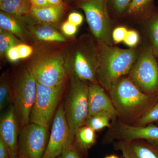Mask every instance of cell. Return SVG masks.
<instances>
[{
  "instance_id": "7402d4cb",
  "label": "cell",
  "mask_w": 158,
  "mask_h": 158,
  "mask_svg": "<svg viewBox=\"0 0 158 158\" xmlns=\"http://www.w3.org/2000/svg\"><path fill=\"white\" fill-rule=\"evenodd\" d=\"M12 94L11 82L6 75L1 77L0 83V110L2 111L8 107L12 102Z\"/></svg>"
},
{
  "instance_id": "f35d334b",
  "label": "cell",
  "mask_w": 158,
  "mask_h": 158,
  "mask_svg": "<svg viewBox=\"0 0 158 158\" xmlns=\"http://www.w3.org/2000/svg\"><path fill=\"white\" fill-rule=\"evenodd\" d=\"M158 124V122H157Z\"/></svg>"
},
{
  "instance_id": "603a6c76",
  "label": "cell",
  "mask_w": 158,
  "mask_h": 158,
  "mask_svg": "<svg viewBox=\"0 0 158 158\" xmlns=\"http://www.w3.org/2000/svg\"><path fill=\"white\" fill-rule=\"evenodd\" d=\"M20 44L18 38L8 31L0 28V55L6 56L9 49Z\"/></svg>"
},
{
  "instance_id": "e575fe53",
  "label": "cell",
  "mask_w": 158,
  "mask_h": 158,
  "mask_svg": "<svg viewBox=\"0 0 158 158\" xmlns=\"http://www.w3.org/2000/svg\"><path fill=\"white\" fill-rule=\"evenodd\" d=\"M30 1L32 6L37 9H41L51 6L47 0H30Z\"/></svg>"
},
{
  "instance_id": "9c48e42d",
  "label": "cell",
  "mask_w": 158,
  "mask_h": 158,
  "mask_svg": "<svg viewBox=\"0 0 158 158\" xmlns=\"http://www.w3.org/2000/svg\"><path fill=\"white\" fill-rule=\"evenodd\" d=\"M90 31L98 42L112 44V24L108 13L107 0H80Z\"/></svg>"
},
{
  "instance_id": "83f0119b",
  "label": "cell",
  "mask_w": 158,
  "mask_h": 158,
  "mask_svg": "<svg viewBox=\"0 0 158 158\" xmlns=\"http://www.w3.org/2000/svg\"><path fill=\"white\" fill-rule=\"evenodd\" d=\"M20 60L31 57L34 53V49L31 46L25 44L20 43L15 45Z\"/></svg>"
},
{
  "instance_id": "74e56055",
  "label": "cell",
  "mask_w": 158,
  "mask_h": 158,
  "mask_svg": "<svg viewBox=\"0 0 158 158\" xmlns=\"http://www.w3.org/2000/svg\"><path fill=\"white\" fill-rule=\"evenodd\" d=\"M3 1V0H0V1Z\"/></svg>"
},
{
  "instance_id": "484cf974",
  "label": "cell",
  "mask_w": 158,
  "mask_h": 158,
  "mask_svg": "<svg viewBox=\"0 0 158 158\" xmlns=\"http://www.w3.org/2000/svg\"><path fill=\"white\" fill-rule=\"evenodd\" d=\"M152 0H132L128 8L129 14L138 15L143 14L149 8Z\"/></svg>"
},
{
  "instance_id": "4fadbf2b",
  "label": "cell",
  "mask_w": 158,
  "mask_h": 158,
  "mask_svg": "<svg viewBox=\"0 0 158 158\" xmlns=\"http://www.w3.org/2000/svg\"><path fill=\"white\" fill-rule=\"evenodd\" d=\"M19 125L13 104L7 107L1 117L0 138L6 143L11 158L18 157Z\"/></svg>"
},
{
  "instance_id": "7c38bea8",
  "label": "cell",
  "mask_w": 158,
  "mask_h": 158,
  "mask_svg": "<svg viewBox=\"0 0 158 158\" xmlns=\"http://www.w3.org/2000/svg\"><path fill=\"white\" fill-rule=\"evenodd\" d=\"M73 141L74 138L71 135L63 102H60L54 115L51 134L42 158H57Z\"/></svg>"
},
{
  "instance_id": "8fae6325",
  "label": "cell",
  "mask_w": 158,
  "mask_h": 158,
  "mask_svg": "<svg viewBox=\"0 0 158 158\" xmlns=\"http://www.w3.org/2000/svg\"><path fill=\"white\" fill-rule=\"evenodd\" d=\"M48 129L30 122L20 129L18 158H42L49 139Z\"/></svg>"
},
{
  "instance_id": "5b68a950",
  "label": "cell",
  "mask_w": 158,
  "mask_h": 158,
  "mask_svg": "<svg viewBox=\"0 0 158 158\" xmlns=\"http://www.w3.org/2000/svg\"><path fill=\"white\" fill-rule=\"evenodd\" d=\"M70 80L63 104L71 135L74 138L77 131L84 125L88 117L90 83L78 79Z\"/></svg>"
},
{
  "instance_id": "3957f363",
  "label": "cell",
  "mask_w": 158,
  "mask_h": 158,
  "mask_svg": "<svg viewBox=\"0 0 158 158\" xmlns=\"http://www.w3.org/2000/svg\"><path fill=\"white\" fill-rule=\"evenodd\" d=\"M65 65L70 79L98 83V46L88 36H83L64 52Z\"/></svg>"
},
{
  "instance_id": "ac0fdd59",
  "label": "cell",
  "mask_w": 158,
  "mask_h": 158,
  "mask_svg": "<svg viewBox=\"0 0 158 158\" xmlns=\"http://www.w3.org/2000/svg\"><path fill=\"white\" fill-rule=\"evenodd\" d=\"M63 8L50 6L46 8L37 9L32 6L30 14L37 22L56 24L62 17Z\"/></svg>"
},
{
  "instance_id": "cb8c5ba5",
  "label": "cell",
  "mask_w": 158,
  "mask_h": 158,
  "mask_svg": "<svg viewBox=\"0 0 158 158\" xmlns=\"http://www.w3.org/2000/svg\"><path fill=\"white\" fill-rule=\"evenodd\" d=\"M156 122H158V99L147 113L131 124L145 126Z\"/></svg>"
},
{
  "instance_id": "9a60e30c",
  "label": "cell",
  "mask_w": 158,
  "mask_h": 158,
  "mask_svg": "<svg viewBox=\"0 0 158 158\" xmlns=\"http://www.w3.org/2000/svg\"><path fill=\"white\" fill-rule=\"evenodd\" d=\"M113 144L124 158H158V147L144 140L116 141Z\"/></svg>"
},
{
  "instance_id": "ffe728a7",
  "label": "cell",
  "mask_w": 158,
  "mask_h": 158,
  "mask_svg": "<svg viewBox=\"0 0 158 158\" xmlns=\"http://www.w3.org/2000/svg\"><path fill=\"white\" fill-rule=\"evenodd\" d=\"M95 132L88 126H82L76 133L74 136L75 142L80 148L88 150L96 142Z\"/></svg>"
},
{
  "instance_id": "4dcf8cb0",
  "label": "cell",
  "mask_w": 158,
  "mask_h": 158,
  "mask_svg": "<svg viewBox=\"0 0 158 158\" xmlns=\"http://www.w3.org/2000/svg\"><path fill=\"white\" fill-rule=\"evenodd\" d=\"M128 32L127 29L123 27H119L114 29L112 32V39L115 44H118L124 40Z\"/></svg>"
},
{
  "instance_id": "e0dca14e",
  "label": "cell",
  "mask_w": 158,
  "mask_h": 158,
  "mask_svg": "<svg viewBox=\"0 0 158 158\" xmlns=\"http://www.w3.org/2000/svg\"><path fill=\"white\" fill-rule=\"evenodd\" d=\"M16 17L1 11L0 28L13 34L22 40L30 39L31 36L26 23Z\"/></svg>"
},
{
  "instance_id": "1f68e13d",
  "label": "cell",
  "mask_w": 158,
  "mask_h": 158,
  "mask_svg": "<svg viewBox=\"0 0 158 158\" xmlns=\"http://www.w3.org/2000/svg\"><path fill=\"white\" fill-rule=\"evenodd\" d=\"M77 27H78L69 21L67 20L66 21L64 22L62 24L61 26V30L62 33L65 35L71 37L76 34L77 31Z\"/></svg>"
},
{
  "instance_id": "8992f818",
  "label": "cell",
  "mask_w": 158,
  "mask_h": 158,
  "mask_svg": "<svg viewBox=\"0 0 158 158\" xmlns=\"http://www.w3.org/2000/svg\"><path fill=\"white\" fill-rule=\"evenodd\" d=\"M14 106L19 128L29 123L32 108L36 99L37 82L27 68L16 74L11 81Z\"/></svg>"
},
{
  "instance_id": "d6986e66",
  "label": "cell",
  "mask_w": 158,
  "mask_h": 158,
  "mask_svg": "<svg viewBox=\"0 0 158 158\" xmlns=\"http://www.w3.org/2000/svg\"><path fill=\"white\" fill-rule=\"evenodd\" d=\"M32 7V4L30 0H3L0 1L1 11L17 17L30 14Z\"/></svg>"
},
{
  "instance_id": "6da1fadb",
  "label": "cell",
  "mask_w": 158,
  "mask_h": 158,
  "mask_svg": "<svg viewBox=\"0 0 158 158\" xmlns=\"http://www.w3.org/2000/svg\"><path fill=\"white\" fill-rule=\"evenodd\" d=\"M108 92L119 119L130 124L147 113L158 99V94L144 93L128 77L118 80Z\"/></svg>"
},
{
  "instance_id": "52a82bcc",
  "label": "cell",
  "mask_w": 158,
  "mask_h": 158,
  "mask_svg": "<svg viewBox=\"0 0 158 158\" xmlns=\"http://www.w3.org/2000/svg\"><path fill=\"white\" fill-rule=\"evenodd\" d=\"M65 86L64 84L50 87L37 82V95L31 110L29 123H37L48 129L64 92Z\"/></svg>"
},
{
  "instance_id": "d4e9b609",
  "label": "cell",
  "mask_w": 158,
  "mask_h": 158,
  "mask_svg": "<svg viewBox=\"0 0 158 158\" xmlns=\"http://www.w3.org/2000/svg\"><path fill=\"white\" fill-rule=\"evenodd\" d=\"M87 151L79 147L74 141L69 144L57 158H86Z\"/></svg>"
},
{
  "instance_id": "ba28073f",
  "label": "cell",
  "mask_w": 158,
  "mask_h": 158,
  "mask_svg": "<svg viewBox=\"0 0 158 158\" xmlns=\"http://www.w3.org/2000/svg\"><path fill=\"white\" fill-rule=\"evenodd\" d=\"M128 77L144 93L158 94V63L152 49L138 55Z\"/></svg>"
},
{
  "instance_id": "2e32d148",
  "label": "cell",
  "mask_w": 158,
  "mask_h": 158,
  "mask_svg": "<svg viewBox=\"0 0 158 158\" xmlns=\"http://www.w3.org/2000/svg\"><path fill=\"white\" fill-rule=\"evenodd\" d=\"M31 37L41 42H63L65 37L51 25L34 22L26 23Z\"/></svg>"
},
{
  "instance_id": "d6a6232c",
  "label": "cell",
  "mask_w": 158,
  "mask_h": 158,
  "mask_svg": "<svg viewBox=\"0 0 158 158\" xmlns=\"http://www.w3.org/2000/svg\"><path fill=\"white\" fill-rule=\"evenodd\" d=\"M84 20L83 15L78 12H72L69 15L68 20L77 27L81 25Z\"/></svg>"
},
{
  "instance_id": "d590c367",
  "label": "cell",
  "mask_w": 158,
  "mask_h": 158,
  "mask_svg": "<svg viewBox=\"0 0 158 158\" xmlns=\"http://www.w3.org/2000/svg\"><path fill=\"white\" fill-rule=\"evenodd\" d=\"M51 6L63 8V4L62 0H47Z\"/></svg>"
},
{
  "instance_id": "277c9868",
  "label": "cell",
  "mask_w": 158,
  "mask_h": 158,
  "mask_svg": "<svg viewBox=\"0 0 158 158\" xmlns=\"http://www.w3.org/2000/svg\"><path fill=\"white\" fill-rule=\"evenodd\" d=\"M27 68L37 83L50 87L65 84L68 76L65 54L61 51L36 49Z\"/></svg>"
},
{
  "instance_id": "7a4b0ae2",
  "label": "cell",
  "mask_w": 158,
  "mask_h": 158,
  "mask_svg": "<svg viewBox=\"0 0 158 158\" xmlns=\"http://www.w3.org/2000/svg\"><path fill=\"white\" fill-rule=\"evenodd\" d=\"M98 83L109 92L113 85L129 73L138 54L133 48L123 49L98 42Z\"/></svg>"
},
{
  "instance_id": "4316f807",
  "label": "cell",
  "mask_w": 158,
  "mask_h": 158,
  "mask_svg": "<svg viewBox=\"0 0 158 158\" xmlns=\"http://www.w3.org/2000/svg\"><path fill=\"white\" fill-rule=\"evenodd\" d=\"M148 31L152 44V51L158 56V16L153 18L148 24Z\"/></svg>"
},
{
  "instance_id": "44dd1931",
  "label": "cell",
  "mask_w": 158,
  "mask_h": 158,
  "mask_svg": "<svg viewBox=\"0 0 158 158\" xmlns=\"http://www.w3.org/2000/svg\"><path fill=\"white\" fill-rule=\"evenodd\" d=\"M112 122V116L110 113L102 112L87 118L84 125H87L95 131H101L104 128L110 127Z\"/></svg>"
},
{
  "instance_id": "836d02e7",
  "label": "cell",
  "mask_w": 158,
  "mask_h": 158,
  "mask_svg": "<svg viewBox=\"0 0 158 158\" xmlns=\"http://www.w3.org/2000/svg\"><path fill=\"white\" fill-rule=\"evenodd\" d=\"M0 158H11L7 145L1 138H0Z\"/></svg>"
},
{
  "instance_id": "8d00e7d4",
  "label": "cell",
  "mask_w": 158,
  "mask_h": 158,
  "mask_svg": "<svg viewBox=\"0 0 158 158\" xmlns=\"http://www.w3.org/2000/svg\"><path fill=\"white\" fill-rule=\"evenodd\" d=\"M105 158H119L117 156L115 155H110L106 156Z\"/></svg>"
},
{
  "instance_id": "f546056e",
  "label": "cell",
  "mask_w": 158,
  "mask_h": 158,
  "mask_svg": "<svg viewBox=\"0 0 158 158\" xmlns=\"http://www.w3.org/2000/svg\"><path fill=\"white\" fill-rule=\"evenodd\" d=\"M115 12L118 14H122L127 10L132 0H110Z\"/></svg>"
},
{
  "instance_id": "5bb4252c",
  "label": "cell",
  "mask_w": 158,
  "mask_h": 158,
  "mask_svg": "<svg viewBox=\"0 0 158 158\" xmlns=\"http://www.w3.org/2000/svg\"><path fill=\"white\" fill-rule=\"evenodd\" d=\"M88 117L102 112H107L112 116V122L118 118L117 113L109 95L98 83L90 84L88 92Z\"/></svg>"
},
{
  "instance_id": "f1b7e54d",
  "label": "cell",
  "mask_w": 158,
  "mask_h": 158,
  "mask_svg": "<svg viewBox=\"0 0 158 158\" xmlns=\"http://www.w3.org/2000/svg\"><path fill=\"white\" fill-rule=\"evenodd\" d=\"M140 40L139 34L135 30H129L123 42L126 45L132 48L138 44Z\"/></svg>"
},
{
  "instance_id": "30bf717a",
  "label": "cell",
  "mask_w": 158,
  "mask_h": 158,
  "mask_svg": "<svg viewBox=\"0 0 158 158\" xmlns=\"http://www.w3.org/2000/svg\"><path fill=\"white\" fill-rule=\"evenodd\" d=\"M144 140L158 147V126L153 123L137 126L122 121L119 118L112 122L102 139L103 144L116 141Z\"/></svg>"
}]
</instances>
